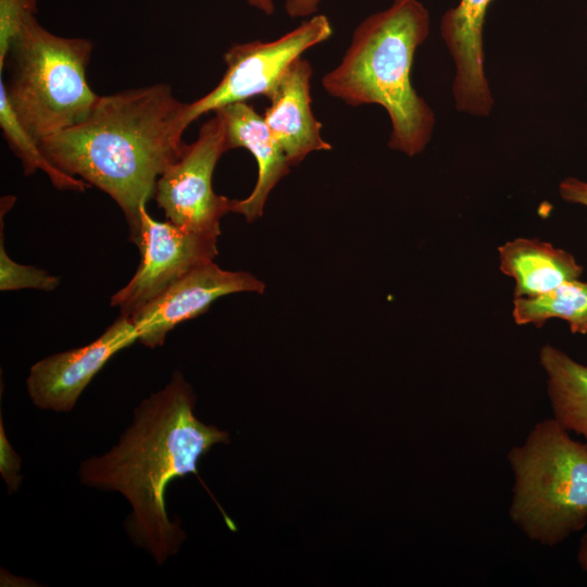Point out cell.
Here are the masks:
<instances>
[{
  "label": "cell",
  "mask_w": 587,
  "mask_h": 587,
  "mask_svg": "<svg viewBox=\"0 0 587 587\" xmlns=\"http://www.w3.org/2000/svg\"><path fill=\"white\" fill-rule=\"evenodd\" d=\"M197 397L179 371L160 390L133 410L128 427L107 452L83 460L80 483L101 491L121 494L130 505L124 522L130 541L163 565L186 539L177 520L165 507L170 483L189 474L201 479V458L218 444L228 445L229 433L207 425L195 414ZM215 500V499H214Z\"/></svg>",
  "instance_id": "cell-1"
},
{
  "label": "cell",
  "mask_w": 587,
  "mask_h": 587,
  "mask_svg": "<svg viewBox=\"0 0 587 587\" xmlns=\"http://www.w3.org/2000/svg\"><path fill=\"white\" fill-rule=\"evenodd\" d=\"M185 102L168 84L100 96L88 117L38 141L48 160L109 195L123 211L129 239L158 178L182 154Z\"/></svg>",
  "instance_id": "cell-2"
},
{
  "label": "cell",
  "mask_w": 587,
  "mask_h": 587,
  "mask_svg": "<svg viewBox=\"0 0 587 587\" xmlns=\"http://www.w3.org/2000/svg\"><path fill=\"white\" fill-rule=\"evenodd\" d=\"M419 0H394L353 30L341 62L322 77L324 90L349 105L378 104L390 120L388 147L414 157L429 143L435 114L411 83L414 53L429 34Z\"/></svg>",
  "instance_id": "cell-3"
},
{
  "label": "cell",
  "mask_w": 587,
  "mask_h": 587,
  "mask_svg": "<svg viewBox=\"0 0 587 587\" xmlns=\"http://www.w3.org/2000/svg\"><path fill=\"white\" fill-rule=\"evenodd\" d=\"M507 460L509 517L530 541L554 547L587 526V445L553 419L536 423Z\"/></svg>",
  "instance_id": "cell-4"
},
{
  "label": "cell",
  "mask_w": 587,
  "mask_h": 587,
  "mask_svg": "<svg viewBox=\"0 0 587 587\" xmlns=\"http://www.w3.org/2000/svg\"><path fill=\"white\" fill-rule=\"evenodd\" d=\"M92 47L86 38L52 34L36 16L11 42L5 60L10 65L7 97L37 142L85 121L97 104L100 96L86 78Z\"/></svg>",
  "instance_id": "cell-5"
},
{
  "label": "cell",
  "mask_w": 587,
  "mask_h": 587,
  "mask_svg": "<svg viewBox=\"0 0 587 587\" xmlns=\"http://www.w3.org/2000/svg\"><path fill=\"white\" fill-rule=\"evenodd\" d=\"M333 34L327 16L314 14L298 27L272 41L233 45L225 53L226 71L210 92L186 104V128L202 114L255 97H270L287 67L308 49Z\"/></svg>",
  "instance_id": "cell-6"
},
{
  "label": "cell",
  "mask_w": 587,
  "mask_h": 587,
  "mask_svg": "<svg viewBox=\"0 0 587 587\" xmlns=\"http://www.w3.org/2000/svg\"><path fill=\"white\" fill-rule=\"evenodd\" d=\"M226 151L224 121L215 113L157 180L153 198L167 221L187 230L220 236L221 218L232 212L233 199L214 192L212 176Z\"/></svg>",
  "instance_id": "cell-7"
},
{
  "label": "cell",
  "mask_w": 587,
  "mask_h": 587,
  "mask_svg": "<svg viewBox=\"0 0 587 587\" xmlns=\"http://www.w3.org/2000/svg\"><path fill=\"white\" fill-rule=\"evenodd\" d=\"M137 242L141 260L132 279L110 300L121 315L130 316L192 268L214 261L217 236L184 229L170 221L159 222L146 207L140 210Z\"/></svg>",
  "instance_id": "cell-8"
},
{
  "label": "cell",
  "mask_w": 587,
  "mask_h": 587,
  "mask_svg": "<svg viewBox=\"0 0 587 587\" xmlns=\"http://www.w3.org/2000/svg\"><path fill=\"white\" fill-rule=\"evenodd\" d=\"M138 341L130 316L120 315L92 342L48 355L29 369L27 392L33 404L45 411H72L80 395L107 362Z\"/></svg>",
  "instance_id": "cell-9"
},
{
  "label": "cell",
  "mask_w": 587,
  "mask_h": 587,
  "mask_svg": "<svg viewBox=\"0 0 587 587\" xmlns=\"http://www.w3.org/2000/svg\"><path fill=\"white\" fill-rule=\"evenodd\" d=\"M265 284L248 272L221 268L214 261L198 265L130 315L138 341L154 349L176 325L205 313L212 302L237 292L264 291Z\"/></svg>",
  "instance_id": "cell-10"
},
{
  "label": "cell",
  "mask_w": 587,
  "mask_h": 587,
  "mask_svg": "<svg viewBox=\"0 0 587 587\" xmlns=\"http://www.w3.org/2000/svg\"><path fill=\"white\" fill-rule=\"evenodd\" d=\"M494 0H460L440 21V35L454 63L452 95L458 111L487 116L494 98L485 73L484 24Z\"/></svg>",
  "instance_id": "cell-11"
},
{
  "label": "cell",
  "mask_w": 587,
  "mask_h": 587,
  "mask_svg": "<svg viewBox=\"0 0 587 587\" xmlns=\"http://www.w3.org/2000/svg\"><path fill=\"white\" fill-rule=\"evenodd\" d=\"M312 65L301 57L285 71L270 95L263 118L291 166L314 151L330 150L311 107Z\"/></svg>",
  "instance_id": "cell-12"
},
{
  "label": "cell",
  "mask_w": 587,
  "mask_h": 587,
  "mask_svg": "<svg viewBox=\"0 0 587 587\" xmlns=\"http://www.w3.org/2000/svg\"><path fill=\"white\" fill-rule=\"evenodd\" d=\"M218 114L225 125L228 150L246 148L258 164V179L251 193L241 200L233 199L232 212L239 213L251 223L263 214L270 192L290 171V163L263 115L252 105L237 102L221 108Z\"/></svg>",
  "instance_id": "cell-13"
},
{
  "label": "cell",
  "mask_w": 587,
  "mask_h": 587,
  "mask_svg": "<svg viewBox=\"0 0 587 587\" xmlns=\"http://www.w3.org/2000/svg\"><path fill=\"white\" fill-rule=\"evenodd\" d=\"M500 271L514 279V297L544 295L578 279L583 266L566 250L535 238H515L498 247Z\"/></svg>",
  "instance_id": "cell-14"
},
{
  "label": "cell",
  "mask_w": 587,
  "mask_h": 587,
  "mask_svg": "<svg viewBox=\"0 0 587 587\" xmlns=\"http://www.w3.org/2000/svg\"><path fill=\"white\" fill-rule=\"evenodd\" d=\"M538 361L546 376L552 417L587 445V364L550 344L539 349Z\"/></svg>",
  "instance_id": "cell-15"
},
{
  "label": "cell",
  "mask_w": 587,
  "mask_h": 587,
  "mask_svg": "<svg viewBox=\"0 0 587 587\" xmlns=\"http://www.w3.org/2000/svg\"><path fill=\"white\" fill-rule=\"evenodd\" d=\"M512 316L517 325L542 327L551 319L569 324L573 334H587V282L569 280L544 295L514 297Z\"/></svg>",
  "instance_id": "cell-16"
},
{
  "label": "cell",
  "mask_w": 587,
  "mask_h": 587,
  "mask_svg": "<svg viewBox=\"0 0 587 587\" xmlns=\"http://www.w3.org/2000/svg\"><path fill=\"white\" fill-rule=\"evenodd\" d=\"M0 125L3 137L21 160L25 175L42 171L52 185L61 190L85 191L89 184L54 166L41 151L38 142L23 128L7 97L5 83L0 79Z\"/></svg>",
  "instance_id": "cell-17"
},
{
  "label": "cell",
  "mask_w": 587,
  "mask_h": 587,
  "mask_svg": "<svg viewBox=\"0 0 587 587\" xmlns=\"http://www.w3.org/2000/svg\"><path fill=\"white\" fill-rule=\"evenodd\" d=\"M15 198L7 196L1 199L0 213V289H38L53 291L60 284L58 276L36 266L24 265L13 261L7 253L3 240V216L13 205Z\"/></svg>",
  "instance_id": "cell-18"
},
{
  "label": "cell",
  "mask_w": 587,
  "mask_h": 587,
  "mask_svg": "<svg viewBox=\"0 0 587 587\" xmlns=\"http://www.w3.org/2000/svg\"><path fill=\"white\" fill-rule=\"evenodd\" d=\"M37 12V0H0V72L11 42Z\"/></svg>",
  "instance_id": "cell-19"
},
{
  "label": "cell",
  "mask_w": 587,
  "mask_h": 587,
  "mask_svg": "<svg viewBox=\"0 0 587 587\" xmlns=\"http://www.w3.org/2000/svg\"><path fill=\"white\" fill-rule=\"evenodd\" d=\"M22 459L10 444L2 415H0V474L9 494H15L22 484Z\"/></svg>",
  "instance_id": "cell-20"
},
{
  "label": "cell",
  "mask_w": 587,
  "mask_h": 587,
  "mask_svg": "<svg viewBox=\"0 0 587 587\" xmlns=\"http://www.w3.org/2000/svg\"><path fill=\"white\" fill-rule=\"evenodd\" d=\"M559 195L565 202L587 207V182L565 177L559 184Z\"/></svg>",
  "instance_id": "cell-21"
},
{
  "label": "cell",
  "mask_w": 587,
  "mask_h": 587,
  "mask_svg": "<svg viewBox=\"0 0 587 587\" xmlns=\"http://www.w3.org/2000/svg\"><path fill=\"white\" fill-rule=\"evenodd\" d=\"M321 0H286L285 10L290 17L313 16L320 5Z\"/></svg>",
  "instance_id": "cell-22"
},
{
  "label": "cell",
  "mask_w": 587,
  "mask_h": 587,
  "mask_svg": "<svg viewBox=\"0 0 587 587\" xmlns=\"http://www.w3.org/2000/svg\"><path fill=\"white\" fill-rule=\"evenodd\" d=\"M577 563L587 573V530L583 534L578 544Z\"/></svg>",
  "instance_id": "cell-23"
},
{
  "label": "cell",
  "mask_w": 587,
  "mask_h": 587,
  "mask_svg": "<svg viewBox=\"0 0 587 587\" xmlns=\"http://www.w3.org/2000/svg\"><path fill=\"white\" fill-rule=\"evenodd\" d=\"M249 5L260 10L261 12L270 15L274 12L273 0H246Z\"/></svg>",
  "instance_id": "cell-24"
},
{
  "label": "cell",
  "mask_w": 587,
  "mask_h": 587,
  "mask_svg": "<svg viewBox=\"0 0 587 587\" xmlns=\"http://www.w3.org/2000/svg\"><path fill=\"white\" fill-rule=\"evenodd\" d=\"M586 13H587V11H586Z\"/></svg>",
  "instance_id": "cell-25"
}]
</instances>
